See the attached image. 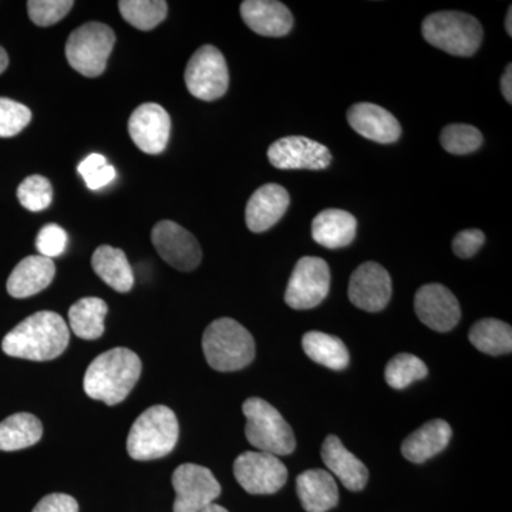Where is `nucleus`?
Returning <instances> with one entry per match:
<instances>
[{"mask_svg": "<svg viewBox=\"0 0 512 512\" xmlns=\"http://www.w3.org/2000/svg\"><path fill=\"white\" fill-rule=\"evenodd\" d=\"M70 330L56 312L33 313L3 338L6 355L33 362H47L62 355L69 346Z\"/></svg>", "mask_w": 512, "mask_h": 512, "instance_id": "obj_1", "label": "nucleus"}, {"mask_svg": "<svg viewBox=\"0 0 512 512\" xmlns=\"http://www.w3.org/2000/svg\"><path fill=\"white\" fill-rule=\"evenodd\" d=\"M141 376V360L133 350L111 349L87 367L84 392L90 399L116 406L127 399Z\"/></svg>", "mask_w": 512, "mask_h": 512, "instance_id": "obj_2", "label": "nucleus"}, {"mask_svg": "<svg viewBox=\"0 0 512 512\" xmlns=\"http://www.w3.org/2000/svg\"><path fill=\"white\" fill-rule=\"evenodd\" d=\"M202 350L212 369L217 372H237L254 360L255 340L237 320L221 318L205 329Z\"/></svg>", "mask_w": 512, "mask_h": 512, "instance_id": "obj_3", "label": "nucleus"}, {"mask_svg": "<svg viewBox=\"0 0 512 512\" xmlns=\"http://www.w3.org/2000/svg\"><path fill=\"white\" fill-rule=\"evenodd\" d=\"M180 436L177 416L167 406L150 407L140 414L127 437L128 456L137 461L168 456Z\"/></svg>", "mask_w": 512, "mask_h": 512, "instance_id": "obj_4", "label": "nucleus"}, {"mask_svg": "<svg viewBox=\"0 0 512 512\" xmlns=\"http://www.w3.org/2000/svg\"><path fill=\"white\" fill-rule=\"evenodd\" d=\"M424 39L453 56L476 55L483 42L484 30L474 16L463 12H437L423 22Z\"/></svg>", "mask_w": 512, "mask_h": 512, "instance_id": "obj_5", "label": "nucleus"}, {"mask_svg": "<svg viewBox=\"0 0 512 512\" xmlns=\"http://www.w3.org/2000/svg\"><path fill=\"white\" fill-rule=\"evenodd\" d=\"M242 413L247 417L245 436L251 446L274 456H288L296 447L295 434L288 421L272 404L251 397L242 404Z\"/></svg>", "mask_w": 512, "mask_h": 512, "instance_id": "obj_6", "label": "nucleus"}, {"mask_svg": "<svg viewBox=\"0 0 512 512\" xmlns=\"http://www.w3.org/2000/svg\"><path fill=\"white\" fill-rule=\"evenodd\" d=\"M116 45V35L110 26L89 22L72 32L66 43L70 67L86 77H99Z\"/></svg>", "mask_w": 512, "mask_h": 512, "instance_id": "obj_7", "label": "nucleus"}, {"mask_svg": "<svg viewBox=\"0 0 512 512\" xmlns=\"http://www.w3.org/2000/svg\"><path fill=\"white\" fill-rule=\"evenodd\" d=\"M188 92L197 99L214 101L227 93L229 72L224 55L212 45L200 47L192 55L184 73Z\"/></svg>", "mask_w": 512, "mask_h": 512, "instance_id": "obj_8", "label": "nucleus"}, {"mask_svg": "<svg viewBox=\"0 0 512 512\" xmlns=\"http://www.w3.org/2000/svg\"><path fill=\"white\" fill-rule=\"evenodd\" d=\"M330 269L326 261L318 256H303L299 259L285 292V302L296 311L316 308L328 296Z\"/></svg>", "mask_w": 512, "mask_h": 512, "instance_id": "obj_9", "label": "nucleus"}, {"mask_svg": "<svg viewBox=\"0 0 512 512\" xmlns=\"http://www.w3.org/2000/svg\"><path fill=\"white\" fill-rule=\"evenodd\" d=\"M234 476L249 494H275L288 480L285 464L274 454L245 451L235 460Z\"/></svg>", "mask_w": 512, "mask_h": 512, "instance_id": "obj_10", "label": "nucleus"}, {"mask_svg": "<svg viewBox=\"0 0 512 512\" xmlns=\"http://www.w3.org/2000/svg\"><path fill=\"white\" fill-rule=\"evenodd\" d=\"M174 512H200L220 497L221 485L210 468L183 464L174 471Z\"/></svg>", "mask_w": 512, "mask_h": 512, "instance_id": "obj_11", "label": "nucleus"}, {"mask_svg": "<svg viewBox=\"0 0 512 512\" xmlns=\"http://www.w3.org/2000/svg\"><path fill=\"white\" fill-rule=\"evenodd\" d=\"M151 239L161 258L177 271L191 272L201 264L202 251L197 238L177 222H157Z\"/></svg>", "mask_w": 512, "mask_h": 512, "instance_id": "obj_12", "label": "nucleus"}, {"mask_svg": "<svg viewBox=\"0 0 512 512\" xmlns=\"http://www.w3.org/2000/svg\"><path fill=\"white\" fill-rule=\"evenodd\" d=\"M268 158L279 170H325L332 163L328 147L302 136L276 140L269 147Z\"/></svg>", "mask_w": 512, "mask_h": 512, "instance_id": "obj_13", "label": "nucleus"}, {"mask_svg": "<svg viewBox=\"0 0 512 512\" xmlns=\"http://www.w3.org/2000/svg\"><path fill=\"white\" fill-rule=\"evenodd\" d=\"M128 134L143 153L157 156L170 140V114L160 104H141L128 120Z\"/></svg>", "mask_w": 512, "mask_h": 512, "instance_id": "obj_14", "label": "nucleus"}, {"mask_svg": "<svg viewBox=\"0 0 512 512\" xmlns=\"http://www.w3.org/2000/svg\"><path fill=\"white\" fill-rule=\"evenodd\" d=\"M392 298V278L382 265L366 262L352 274L349 299L356 308L366 312H380Z\"/></svg>", "mask_w": 512, "mask_h": 512, "instance_id": "obj_15", "label": "nucleus"}, {"mask_svg": "<svg viewBox=\"0 0 512 512\" xmlns=\"http://www.w3.org/2000/svg\"><path fill=\"white\" fill-rule=\"evenodd\" d=\"M414 311L424 325L436 332L456 328L461 319L460 303L456 296L440 284L421 286L414 296Z\"/></svg>", "mask_w": 512, "mask_h": 512, "instance_id": "obj_16", "label": "nucleus"}, {"mask_svg": "<svg viewBox=\"0 0 512 512\" xmlns=\"http://www.w3.org/2000/svg\"><path fill=\"white\" fill-rule=\"evenodd\" d=\"M350 127L375 143L390 144L402 136V126L392 113L372 103H357L348 111Z\"/></svg>", "mask_w": 512, "mask_h": 512, "instance_id": "obj_17", "label": "nucleus"}, {"mask_svg": "<svg viewBox=\"0 0 512 512\" xmlns=\"http://www.w3.org/2000/svg\"><path fill=\"white\" fill-rule=\"evenodd\" d=\"M291 204V197L278 184L262 185L252 194L245 210V221L252 232H265L279 222Z\"/></svg>", "mask_w": 512, "mask_h": 512, "instance_id": "obj_18", "label": "nucleus"}, {"mask_svg": "<svg viewBox=\"0 0 512 512\" xmlns=\"http://www.w3.org/2000/svg\"><path fill=\"white\" fill-rule=\"evenodd\" d=\"M241 16L252 32L266 37L288 35L293 26L291 10L276 0H245Z\"/></svg>", "mask_w": 512, "mask_h": 512, "instance_id": "obj_19", "label": "nucleus"}, {"mask_svg": "<svg viewBox=\"0 0 512 512\" xmlns=\"http://www.w3.org/2000/svg\"><path fill=\"white\" fill-rule=\"evenodd\" d=\"M56 275L53 259L42 255H30L19 262L8 279V292L16 299L30 298L45 291Z\"/></svg>", "mask_w": 512, "mask_h": 512, "instance_id": "obj_20", "label": "nucleus"}, {"mask_svg": "<svg viewBox=\"0 0 512 512\" xmlns=\"http://www.w3.org/2000/svg\"><path fill=\"white\" fill-rule=\"evenodd\" d=\"M322 460L333 476L350 491H362L369 480L365 464L343 446L339 437L329 436L323 441Z\"/></svg>", "mask_w": 512, "mask_h": 512, "instance_id": "obj_21", "label": "nucleus"}, {"mask_svg": "<svg viewBox=\"0 0 512 512\" xmlns=\"http://www.w3.org/2000/svg\"><path fill=\"white\" fill-rule=\"evenodd\" d=\"M296 491L308 512H328L339 503V488L329 471H305L296 478Z\"/></svg>", "mask_w": 512, "mask_h": 512, "instance_id": "obj_22", "label": "nucleus"}, {"mask_svg": "<svg viewBox=\"0 0 512 512\" xmlns=\"http://www.w3.org/2000/svg\"><path fill=\"white\" fill-rule=\"evenodd\" d=\"M451 436L453 431L446 420H431L403 441L402 454L412 463H426L448 446Z\"/></svg>", "mask_w": 512, "mask_h": 512, "instance_id": "obj_23", "label": "nucleus"}, {"mask_svg": "<svg viewBox=\"0 0 512 512\" xmlns=\"http://www.w3.org/2000/svg\"><path fill=\"white\" fill-rule=\"evenodd\" d=\"M357 221L343 210H325L312 221V238L322 247L345 248L356 238Z\"/></svg>", "mask_w": 512, "mask_h": 512, "instance_id": "obj_24", "label": "nucleus"}, {"mask_svg": "<svg viewBox=\"0 0 512 512\" xmlns=\"http://www.w3.org/2000/svg\"><path fill=\"white\" fill-rule=\"evenodd\" d=\"M93 271L104 284L120 293L130 292L134 274L126 254L119 248L101 245L92 256Z\"/></svg>", "mask_w": 512, "mask_h": 512, "instance_id": "obj_25", "label": "nucleus"}, {"mask_svg": "<svg viewBox=\"0 0 512 512\" xmlns=\"http://www.w3.org/2000/svg\"><path fill=\"white\" fill-rule=\"evenodd\" d=\"M43 436V426L30 413H16L0 423V451H19L35 446Z\"/></svg>", "mask_w": 512, "mask_h": 512, "instance_id": "obj_26", "label": "nucleus"}, {"mask_svg": "<svg viewBox=\"0 0 512 512\" xmlns=\"http://www.w3.org/2000/svg\"><path fill=\"white\" fill-rule=\"evenodd\" d=\"M107 303L100 298H83L69 309V322L77 338L96 340L104 333Z\"/></svg>", "mask_w": 512, "mask_h": 512, "instance_id": "obj_27", "label": "nucleus"}, {"mask_svg": "<svg viewBox=\"0 0 512 512\" xmlns=\"http://www.w3.org/2000/svg\"><path fill=\"white\" fill-rule=\"evenodd\" d=\"M303 350L313 362L332 370H343L349 366V352L345 343L328 333L309 332L302 338Z\"/></svg>", "mask_w": 512, "mask_h": 512, "instance_id": "obj_28", "label": "nucleus"}, {"mask_svg": "<svg viewBox=\"0 0 512 512\" xmlns=\"http://www.w3.org/2000/svg\"><path fill=\"white\" fill-rule=\"evenodd\" d=\"M468 339L473 343L474 348L485 355H507L512 350L511 326L498 319L478 320L470 329Z\"/></svg>", "mask_w": 512, "mask_h": 512, "instance_id": "obj_29", "label": "nucleus"}, {"mask_svg": "<svg viewBox=\"0 0 512 512\" xmlns=\"http://www.w3.org/2000/svg\"><path fill=\"white\" fill-rule=\"evenodd\" d=\"M121 16L138 30H153L167 18L168 5L164 0H121Z\"/></svg>", "mask_w": 512, "mask_h": 512, "instance_id": "obj_30", "label": "nucleus"}, {"mask_svg": "<svg viewBox=\"0 0 512 512\" xmlns=\"http://www.w3.org/2000/svg\"><path fill=\"white\" fill-rule=\"evenodd\" d=\"M427 373H429V369L419 357L409 355V353H400L387 363L384 377L390 387L402 390L417 380L424 379Z\"/></svg>", "mask_w": 512, "mask_h": 512, "instance_id": "obj_31", "label": "nucleus"}, {"mask_svg": "<svg viewBox=\"0 0 512 512\" xmlns=\"http://www.w3.org/2000/svg\"><path fill=\"white\" fill-rule=\"evenodd\" d=\"M440 143L444 150L454 156L474 153L483 144V134L468 124H450L441 131Z\"/></svg>", "mask_w": 512, "mask_h": 512, "instance_id": "obj_32", "label": "nucleus"}, {"mask_svg": "<svg viewBox=\"0 0 512 512\" xmlns=\"http://www.w3.org/2000/svg\"><path fill=\"white\" fill-rule=\"evenodd\" d=\"M53 188L43 175H30L18 188V200L28 211H45L50 207Z\"/></svg>", "mask_w": 512, "mask_h": 512, "instance_id": "obj_33", "label": "nucleus"}, {"mask_svg": "<svg viewBox=\"0 0 512 512\" xmlns=\"http://www.w3.org/2000/svg\"><path fill=\"white\" fill-rule=\"evenodd\" d=\"M32 120V111L25 104L0 97V137L18 136Z\"/></svg>", "mask_w": 512, "mask_h": 512, "instance_id": "obj_34", "label": "nucleus"}, {"mask_svg": "<svg viewBox=\"0 0 512 512\" xmlns=\"http://www.w3.org/2000/svg\"><path fill=\"white\" fill-rule=\"evenodd\" d=\"M79 173L89 190L97 191L107 187L116 178V168L107 163V158L93 153L79 165Z\"/></svg>", "mask_w": 512, "mask_h": 512, "instance_id": "obj_35", "label": "nucleus"}, {"mask_svg": "<svg viewBox=\"0 0 512 512\" xmlns=\"http://www.w3.org/2000/svg\"><path fill=\"white\" fill-rule=\"evenodd\" d=\"M73 6V0H29V18L40 28H47L60 22Z\"/></svg>", "mask_w": 512, "mask_h": 512, "instance_id": "obj_36", "label": "nucleus"}, {"mask_svg": "<svg viewBox=\"0 0 512 512\" xmlns=\"http://www.w3.org/2000/svg\"><path fill=\"white\" fill-rule=\"evenodd\" d=\"M67 241V232L60 225L49 224L37 234L36 249L45 258H56L66 251Z\"/></svg>", "mask_w": 512, "mask_h": 512, "instance_id": "obj_37", "label": "nucleus"}, {"mask_svg": "<svg viewBox=\"0 0 512 512\" xmlns=\"http://www.w3.org/2000/svg\"><path fill=\"white\" fill-rule=\"evenodd\" d=\"M485 242V235L480 229H466L458 232L453 239V251L458 258H471L480 251Z\"/></svg>", "mask_w": 512, "mask_h": 512, "instance_id": "obj_38", "label": "nucleus"}, {"mask_svg": "<svg viewBox=\"0 0 512 512\" xmlns=\"http://www.w3.org/2000/svg\"><path fill=\"white\" fill-rule=\"evenodd\" d=\"M32 512H79V504L67 494H49L37 503Z\"/></svg>", "mask_w": 512, "mask_h": 512, "instance_id": "obj_39", "label": "nucleus"}, {"mask_svg": "<svg viewBox=\"0 0 512 512\" xmlns=\"http://www.w3.org/2000/svg\"><path fill=\"white\" fill-rule=\"evenodd\" d=\"M501 92L508 103H512V66L508 64L507 69L501 77Z\"/></svg>", "mask_w": 512, "mask_h": 512, "instance_id": "obj_40", "label": "nucleus"}, {"mask_svg": "<svg viewBox=\"0 0 512 512\" xmlns=\"http://www.w3.org/2000/svg\"><path fill=\"white\" fill-rule=\"evenodd\" d=\"M8 66H9L8 53H6V50L3 49L2 46H0V74L5 72V70L8 69Z\"/></svg>", "mask_w": 512, "mask_h": 512, "instance_id": "obj_41", "label": "nucleus"}, {"mask_svg": "<svg viewBox=\"0 0 512 512\" xmlns=\"http://www.w3.org/2000/svg\"><path fill=\"white\" fill-rule=\"evenodd\" d=\"M505 30L508 36H512V8L508 9L507 19H505Z\"/></svg>", "mask_w": 512, "mask_h": 512, "instance_id": "obj_42", "label": "nucleus"}, {"mask_svg": "<svg viewBox=\"0 0 512 512\" xmlns=\"http://www.w3.org/2000/svg\"><path fill=\"white\" fill-rule=\"evenodd\" d=\"M200 512H228V511L225 510L224 507H221V505L211 504V505H208V507H205L204 510H201Z\"/></svg>", "mask_w": 512, "mask_h": 512, "instance_id": "obj_43", "label": "nucleus"}]
</instances>
